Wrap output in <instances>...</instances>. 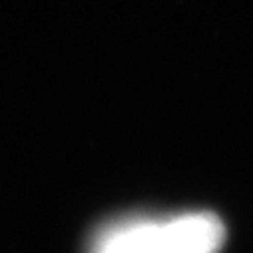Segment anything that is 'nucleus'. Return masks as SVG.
<instances>
[{
	"mask_svg": "<svg viewBox=\"0 0 253 253\" xmlns=\"http://www.w3.org/2000/svg\"><path fill=\"white\" fill-rule=\"evenodd\" d=\"M223 235L221 221L211 213L132 219L108 229L94 253H217Z\"/></svg>",
	"mask_w": 253,
	"mask_h": 253,
	"instance_id": "nucleus-1",
	"label": "nucleus"
}]
</instances>
